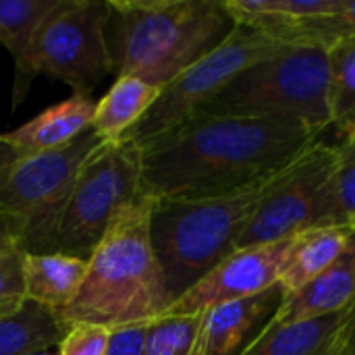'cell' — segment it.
<instances>
[{
    "label": "cell",
    "mask_w": 355,
    "mask_h": 355,
    "mask_svg": "<svg viewBox=\"0 0 355 355\" xmlns=\"http://www.w3.org/2000/svg\"><path fill=\"white\" fill-rule=\"evenodd\" d=\"M287 293L279 285L202 314L193 355H243L272 324Z\"/></svg>",
    "instance_id": "7c38bea8"
},
{
    "label": "cell",
    "mask_w": 355,
    "mask_h": 355,
    "mask_svg": "<svg viewBox=\"0 0 355 355\" xmlns=\"http://www.w3.org/2000/svg\"><path fill=\"white\" fill-rule=\"evenodd\" d=\"M287 48L260 29L237 23L233 33L210 54L200 58L177 79L162 87V94L146 116L125 139L144 146L200 112L218 92H223L248 67L275 56Z\"/></svg>",
    "instance_id": "9c48e42d"
},
{
    "label": "cell",
    "mask_w": 355,
    "mask_h": 355,
    "mask_svg": "<svg viewBox=\"0 0 355 355\" xmlns=\"http://www.w3.org/2000/svg\"><path fill=\"white\" fill-rule=\"evenodd\" d=\"M10 245H17L15 237H12V231L6 225V220L0 216V248H10Z\"/></svg>",
    "instance_id": "f546056e"
},
{
    "label": "cell",
    "mask_w": 355,
    "mask_h": 355,
    "mask_svg": "<svg viewBox=\"0 0 355 355\" xmlns=\"http://www.w3.org/2000/svg\"><path fill=\"white\" fill-rule=\"evenodd\" d=\"M352 227H312L291 237V248L281 275V287L287 295L304 289L320 277L343 254Z\"/></svg>",
    "instance_id": "e0dca14e"
},
{
    "label": "cell",
    "mask_w": 355,
    "mask_h": 355,
    "mask_svg": "<svg viewBox=\"0 0 355 355\" xmlns=\"http://www.w3.org/2000/svg\"><path fill=\"white\" fill-rule=\"evenodd\" d=\"M320 137L297 121L193 114L141 146L139 196H227L283 171Z\"/></svg>",
    "instance_id": "6da1fadb"
},
{
    "label": "cell",
    "mask_w": 355,
    "mask_h": 355,
    "mask_svg": "<svg viewBox=\"0 0 355 355\" xmlns=\"http://www.w3.org/2000/svg\"><path fill=\"white\" fill-rule=\"evenodd\" d=\"M355 220V141L339 146V164L322 198L316 227H352Z\"/></svg>",
    "instance_id": "44dd1931"
},
{
    "label": "cell",
    "mask_w": 355,
    "mask_h": 355,
    "mask_svg": "<svg viewBox=\"0 0 355 355\" xmlns=\"http://www.w3.org/2000/svg\"><path fill=\"white\" fill-rule=\"evenodd\" d=\"M339 164V146L322 139L279 171L245 227L239 250L285 241L318 225L322 198Z\"/></svg>",
    "instance_id": "30bf717a"
},
{
    "label": "cell",
    "mask_w": 355,
    "mask_h": 355,
    "mask_svg": "<svg viewBox=\"0 0 355 355\" xmlns=\"http://www.w3.org/2000/svg\"><path fill=\"white\" fill-rule=\"evenodd\" d=\"M96 100L71 94V98L42 110L25 125L4 133L19 154H40L69 146L92 129Z\"/></svg>",
    "instance_id": "5bb4252c"
},
{
    "label": "cell",
    "mask_w": 355,
    "mask_h": 355,
    "mask_svg": "<svg viewBox=\"0 0 355 355\" xmlns=\"http://www.w3.org/2000/svg\"><path fill=\"white\" fill-rule=\"evenodd\" d=\"M200 322L202 314L154 320L146 337V355H193Z\"/></svg>",
    "instance_id": "603a6c76"
},
{
    "label": "cell",
    "mask_w": 355,
    "mask_h": 355,
    "mask_svg": "<svg viewBox=\"0 0 355 355\" xmlns=\"http://www.w3.org/2000/svg\"><path fill=\"white\" fill-rule=\"evenodd\" d=\"M335 355H355V304L347 310L345 327L341 331Z\"/></svg>",
    "instance_id": "4316f807"
},
{
    "label": "cell",
    "mask_w": 355,
    "mask_h": 355,
    "mask_svg": "<svg viewBox=\"0 0 355 355\" xmlns=\"http://www.w3.org/2000/svg\"><path fill=\"white\" fill-rule=\"evenodd\" d=\"M152 322L127 324L110 331L106 355H146V337Z\"/></svg>",
    "instance_id": "484cf974"
},
{
    "label": "cell",
    "mask_w": 355,
    "mask_h": 355,
    "mask_svg": "<svg viewBox=\"0 0 355 355\" xmlns=\"http://www.w3.org/2000/svg\"><path fill=\"white\" fill-rule=\"evenodd\" d=\"M141 156L133 139L102 141L87 154L60 216L56 252L89 260L114 214L139 198Z\"/></svg>",
    "instance_id": "ba28073f"
},
{
    "label": "cell",
    "mask_w": 355,
    "mask_h": 355,
    "mask_svg": "<svg viewBox=\"0 0 355 355\" xmlns=\"http://www.w3.org/2000/svg\"><path fill=\"white\" fill-rule=\"evenodd\" d=\"M110 329L96 324H73L58 343V355H106Z\"/></svg>",
    "instance_id": "d4e9b609"
},
{
    "label": "cell",
    "mask_w": 355,
    "mask_h": 355,
    "mask_svg": "<svg viewBox=\"0 0 355 355\" xmlns=\"http://www.w3.org/2000/svg\"><path fill=\"white\" fill-rule=\"evenodd\" d=\"M21 355H58V352H54V349H46V352H29V354H21Z\"/></svg>",
    "instance_id": "4dcf8cb0"
},
{
    "label": "cell",
    "mask_w": 355,
    "mask_h": 355,
    "mask_svg": "<svg viewBox=\"0 0 355 355\" xmlns=\"http://www.w3.org/2000/svg\"><path fill=\"white\" fill-rule=\"evenodd\" d=\"M23 270L27 302L58 316L77 297L87 272V260L60 252L25 254Z\"/></svg>",
    "instance_id": "9a60e30c"
},
{
    "label": "cell",
    "mask_w": 355,
    "mask_h": 355,
    "mask_svg": "<svg viewBox=\"0 0 355 355\" xmlns=\"http://www.w3.org/2000/svg\"><path fill=\"white\" fill-rule=\"evenodd\" d=\"M64 327L50 310L27 302L21 312L0 320V355L56 349L64 337Z\"/></svg>",
    "instance_id": "ffe728a7"
},
{
    "label": "cell",
    "mask_w": 355,
    "mask_h": 355,
    "mask_svg": "<svg viewBox=\"0 0 355 355\" xmlns=\"http://www.w3.org/2000/svg\"><path fill=\"white\" fill-rule=\"evenodd\" d=\"M237 27L225 0H108L112 75L168 85Z\"/></svg>",
    "instance_id": "3957f363"
},
{
    "label": "cell",
    "mask_w": 355,
    "mask_h": 355,
    "mask_svg": "<svg viewBox=\"0 0 355 355\" xmlns=\"http://www.w3.org/2000/svg\"><path fill=\"white\" fill-rule=\"evenodd\" d=\"M102 144L89 129L69 146L21 154L0 168V216L25 254L56 252V231L87 154Z\"/></svg>",
    "instance_id": "52a82bcc"
},
{
    "label": "cell",
    "mask_w": 355,
    "mask_h": 355,
    "mask_svg": "<svg viewBox=\"0 0 355 355\" xmlns=\"http://www.w3.org/2000/svg\"><path fill=\"white\" fill-rule=\"evenodd\" d=\"M25 252L17 245L0 248V320H6L27 304L25 291Z\"/></svg>",
    "instance_id": "cb8c5ba5"
},
{
    "label": "cell",
    "mask_w": 355,
    "mask_h": 355,
    "mask_svg": "<svg viewBox=\"0 0 355 355\" xmlns=\"http://www.w3.org/2000/svg\"><path fill=\"white\" fill-rule=\"evenodd\" d=\"M345 318L347 310L291 324H270L243 355H335Z\"/></svg>",
    "instance_id": "ac0fdd59"
},
{
    "label": "cell",
    "mask_w": 355,
    "mask_h": 355,
    "mask_svg": "<svg viewBox=\"0 0 355 355\" xmlns=\"http://www.w3.org/2000/svg\"><path fill=\"white\" fill-rule=\"evenodd\" d=\"M58 0H0V44L17 62L35 27Z\"/></svg>",
    "instance_id": "7402d4cb"
},
{
    "label": "cell",
    "mask_w": 355,
    "mask_h": 355,
    "mask_svg": "<svg viewBox=\"0 0 355 355\" xmlns=\"http://www.w3.org/2000/svg\"><path fill=\"white\" fill-rule=\"evenodd\" d=\"M196 114L297 121L322 135L331 127L329 50L287 46L248 67Z\"/></svg>",
    "instance_id": "5b68a950"
},
{
    "label": "cell",
    "mask_w": 355,
    "mask_h": 355,
    "mask_svg": "<svg viewBox=\"0 0 355 355\" xmlns=\"http://www.w3.org/2000/svg\"><path fill=\"white\" fill-rule=\"evenodd\" d=\"M275 175L218 198L152 202L150 239L173 302L239 250Z\"/></svg>",
    "instance_id": "277c9868"
},
{
    "label": "cell",
    "mask_w": 355,
    "mask_h": 355,
    "mask_svg": "<svg viewBox=\"0 0 355 355\" xmlns=\"http://www.w3.org/2000/svg\"><path fill=\"white\" fill-rule=\"evenodd\" d=\"M355 304V229L343 254L304 289L285 297L272 324H291L345 312Z\"/></svg>",
    "instance_id": "4fadbf2b"
},
{
    "label": "cell",
    "mask_w": 355,
    "mask_h": 355,
    "mask_svg": "<svg viewBox=\"0 0 355 355\" xmlns=\"http://www.w3.org/2000/svg\"><path fill=\"white\" fill-rule=\"evenodd\" d=\"M352 229H355V220H354V223H352Z\"/></svg>",
    "instance_id": "1f68e13d"
},
{
    "label": "cell",
    "mask_w": 355,
    "mask_h": 355,
    "mask_svg": "<svg viewBox=\"0 0 355 355\" xmlns=\"http://www.w3.org/2000/svg\"><path fill=\"white\" fill-rule=\"evenodd\" d=\"M21 154L15 150L12 144H8V139L4 137V133H0V168L6 166L8 162H12L15 158H19Z\"/></svg>",
    "instance_id": "83f0119b"
},
{
    "label": "cell",
    "mask_w": 355,
    "mask_h": 355,
    "mask_svg": "<svg viewBox=\"0 0 355 355\" xmlns=\"http://www.w3.org/2000/svg\"><path fill=\"white\" fill-rule=\"evenodd\" d=\"M329 102L337 146H347L355 141V33L329 50Z\"/></svg>",
    "instance_id": "d6986e66"
},
{
    "label": "cell",
    "mask_w": 355,
    "mask_h": 355,
    "mask_svg": "<svg viewBox=\"0 0 355 355\" xmlns=\"http://www.w3.org/2000/svg\"><path fill=\"white\" fill-rule=\"evenodd\" d=\"M339 19L349 33H355V0H345V6L339 12Z\"/></svg>",
    "instance_id": "f1b7e54d"
},
{
    "label": "cell",
    "mask_w": 355,
    "mask_h": 355,
    "mask_svg": "<svg viewBox=\"0 0 355 355\" xmlns=\"http://www.w3.org/2000/svg\"><path fill=\"white\" fill-rule=\"evenodd\" d=\"M291 248V237L277 243L241 248L196 287L181 295L164 316H196L220 304L245 300L279 285L285 260Z\"/></svg>",
    "instance_id": "8fae6325"
},
{
    "label": "cell",
    "mask_w": 355,
    "mask_h": 355,
    "mask_svg": "<svg viewBox=\"0 0 355 355\" xmlns=\"http://www.w3.org/2000/svg\"><path fill=\"white\" fill-rule=\"evenodd\" d=\"M150 198H135L110 220L87 260L77 297L58 314L64 329L96 324L119 329L154 322L173 306L150 239Z\"/></svg>",
    "instance_id": "7a4b0ae2"
},
{
    "label": "cell",
    "mask_w": 355,
    "mask_h": 355,
    "mask_svg": "<svg viewBox=\"0 0 355 355\" xmlns=\"http://www.w3.org/2000/svg\"><path fill=\"white\" fill-rule=\"evenodd\" d=\"M162 94L160 85H152L139 77H114L110 89L96 102L92 131L102 141H119L146 116Z\"/></svg>",
    "instance_id": "2e32d148"
},
{
    "label": "cell",
    "mask_w": 355,
    "mask_h": 355,
    "mask_svg": "<svg viewBox=\"0 0 355 355\" xmlns=\"http://www.w3.org/2000/svg\"><path fill=\"white\" fill-rule=\"evenodd\" d=\"M106 19L108 0H58L15 62L12 106L23 102L37 75L64 81L73 94L92 96L94 87L112 75Z\"/></svg>",
    "instance_id": "8992f818"
}]
</instances>
